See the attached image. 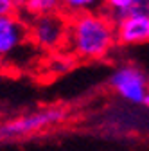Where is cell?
I'll use <instances>...</instances> for the list:
<instances>
[{
    "label": "cell",
    "mask_w": 149,
    "mask_h": 151,
    "mask_svg": "<svg viewBox=\"0 0 149 151\" xmlns=\"http://www.w3.org/2000/svg\"><path fill=\"white\" fill-rule=\"evenodd\" d=\"M25 47H32L27 22L18 13L0 16V61L18 63Z\"/></svg>",
    "instance_id": "4"
},
{
    "label": "cell",
    "mask_w": 149,
    "mask_h": 151,
    "mask_svg": "<svg viewBox=\"0 0 149 151\" xmlns=\"http://www.w3.org/2000/svg\"><path fill=\"white\" fill-rule=\"evenodd\" d=\"M95 7H99V2H94V0H67V2H61V11L72 14V18L85 13L97 11Z\"/></svg>",
    "instance_id": "9"
},
{
    "label": "cell",
    "mask_w": 149,
    "mask_h": 151,
    "mask_svg": "<svg viewBox=\"0 0 149 151\" xmlns=\"http://www.w3.org/2000/svg\"><path fill=\"white\" fill-rule=\"evenodd\" d=\"M70 67H72V60L67 58V56H54L52 61H50V65H49V68H50L54 74H63V72H67Z\"/></svg>",
    "instance_id": "10"
},
{
    "label": "cell",
    "mask_w": 149,
    "mask_h": 151,
    "mask_svg": "<svg viewBox=\"0 0 149 151\" xmlns=\"http://www.w3.org/2000/svg\"><path fill=\"white\" fill-rule=\"evenodd\" d=\"M110 86L117 92V96L128 103L142 104L149 93L147 76L135 65H119L110 76Z\"/></svg>",
    "instance_id": "5"
},
{
    "label": "cell",
    "mask_w": 149,
    "mask_h": 151,
    "mask_svg": "<svg viewBox=\"0 0 149 151\" xmlns=\"http://www.w3.org/2000/svg\"><path fill=\"white\" fill-rule=\"evenodd\" d=\"M63 119H65V110L58 106L24 113V115H18L0 124V140H11V139H20V137L38 133V131L59 124Z\"/></svg>",
    "instance_id": "2"
},
{
    "label": "cell",
    "mask_w": 149,
    "mask_h": 151,
    "mask_svg": "<svg viewBox=\"0 0 149 151\" xmlns=\"http://www.w3.org/2000/svg\"><path fill=\"white\" fill-rule=\"evenodd\" d=\"M18 13V2L14 0H0V16Z\"/></svg>",
    "instance_id": "11"
},
{
    "label": "cell",
    "mask_w": 149,
    "mask_h": 151,
    "mask_svg": "<svg viewBox=\"0 0 149 151\" xmlns=\"http://www.w3.org/2000/svg\"><path fill=\"white\" fill-rule=\"evenodd\" d=\"M67 27L68 22L59 13L32 18L31 22H27L29 42L36 49L58 50L67 43Z\"/></svg>",
    "instance_id": "3"
},
{
    "label": "cell",
    "mask_w": 149,
    "mask_h": 151,
    "mask_svg": "<svg viewBox=\"0 0 149 151\" xmlns=\"http://www.w3.org/2000/svg\"><path fill=\"white\" fill-rule=\"evenodd\" d=\"M117 43L120 45H145L149 43V13L129 16L115 24Z\"/></svg>",
    "instance_id": "6"
},
{
    "label": "cell",
    "mask_w": 149,
    "mask_h": 151,
    "mask_svg": "<svg viewBox=\"0 0 149 151\" xmlns=\"http://www.w3.org/2000/svg\"><path fill=\"white\" fill-rule=\"evenodd\" d=\"M102 13L113 24H119L129 16L149 13V0H110L102 6Z\"/></svg>",
    "instance_id": "7"
},
{
    "label": "cell",
    "mask_w": 149,
    "mask_h": 151,
    "mask_svg": "<svg viewBox=\"0 0 149 151\" xmlns=\"http://www.w3.org/2000/svg\"><path fill=\"white\" fill-rule=\"evenodd\" d=\"M61 11V2L56 0H29V2H18V14L25 13L27 16L38 18V16H45V14H52V13H59Z\"/></svg>",
    "instance_id": "8"
},
{
    "label": "cell",
    "mask_w": 149,
    "mask_h": 151,
    "mask_svg": "<svg viewBox=\"0 0 149 151\" xmlns=\"http://www.w3.org/2000/svg\"><path fill=\"white\" fill-rule=\"evenodd\" d=\"M115 43V24L102 11H92L70 18L65 45L76 58L101 60L110 54Z\"/></svg>",
    "instance_id": "1"
},
{
    "label": "cell",
    "mask_w": 149,
    "mask_h": 151,
    "mask_svg": "<svg viewBox=\"0 0 149 151\" xmlns=\"http://www.w3.org/2000/svg\"><path fill=\"white\" fill-rule=\"evenodd\" d=\"M145 108H149V93H147V96H145V99H144V103H142Z\"/></svg>",
    "instance_id": "12"
}]
</instances>
